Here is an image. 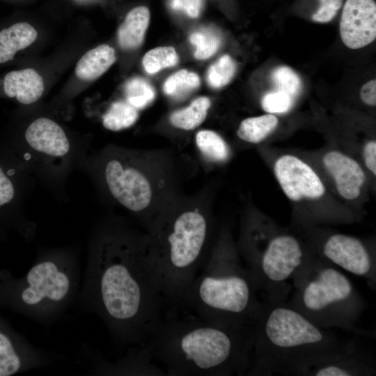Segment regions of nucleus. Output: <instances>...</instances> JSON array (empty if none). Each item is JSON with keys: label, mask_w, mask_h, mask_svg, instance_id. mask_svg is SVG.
<instances>
[{"label": "nucleus", "mask_w": 376, "mask_h": 376, "mask_svg": "<svg viewBox=\"0 0 376 376\" xmlns=\"http://www.w3.org/2000/svg\"><path fill=\"white\" fill-rule=\"evenodd\" d=\"M147 233L118 221L95 230L77 300L97 315L120 346L139 345L166 310L147 258Z\"/></svg>", "instance_id": "obj_1"}, {"label": "nucleus", "mask_w": 376, "mask_h": 376, "mask_svg": "<svg viewBox=\"0 0 376 376\" xmlns=\"http://www.w3.org/2000/svg\"><path fill=\"white\" fill-rule=\"evenodd\" d=\"M255 324L231 327L167 308L144 344L166 375H244L249 366Z\"/></svg>", "instance_id": "obj_2"}, {"label": "nucleus", "mask_w": 376, "mask_h": 376, "mask_svg": "<svg viewBox=\"0 0 376 376\" xmlns=\"http://www.w3.org/2000/svg\"><path fill=\"white\" fill-rule=\"evenodd\" d=\"M357 350L354 341L317 325L290 304L268 301L256 320L246 375H307Z\"/></svg>", "instance_id": "obj_3"}, {"label": "nucleus", "mask_w": 376, "mask_h": 376, "mask_svg": "<svg viewBox=\"0 0 376 376\" xmlns=\"http://www.w3.org/2000/svg\"><path fill=\"white\" fill-rule=\"evenodd\" d=\"M147 258L166 309L185 311L186 299L209 256L212 222L203 206H166L147 228Z\"/></svg>", "instance_id": "obj_4"}, {"label": "nucleus", "mask_w": 376, "mask_h": 376, "mask_svg": "<svg viewBox=\"0 0 376 376\" xmlns=\"http://www.w3.org/2000/svg\"><path fill=\"white\" fill-rule=\"evenodd\" d=\"M226 230L213 242L203 267L189 291L185 311L212 322L245 327L253 324L263 304L249 271L242 265Z\"/></svg>", "instance_id": "obj_5"}, {"label": "nucleus", "mask_w": 376, "mask_h": 376, "mask_svg": "<svg viewBox=\"0 0 376 376\" xmlns=\"http://www.w3.org/2000/svg\"><path fill=\"white\" fill-rule=\"evenodd\" d=\"M80 266L68 249L40 251L21 277L0 270V309L6 308L33 321L50 325L77 300Z\"/></svg>", "instance_id": "obj_6"}, {"label": "nucleus", "mask_w": 376, "mask_h": 376, "mask_svg": "<svg viewBox=\"0 0 376 376\" xmlns=\"http://www.w3.org/2000/svg\"><path fill=\"white\" fill-rule=\"evenodd\" d=\"M293 279L291 306L321 327L355 329L363 301L344 274L326 261L310 258Z\"/></svg>", "instance_id": "obj_7"}, {"label": "nucleus", "mask_w": 376, "mask_h": 376, "mask_svg": "<svg viewBox=\"0 0 376 376\" xmlns=\"http://www.w3.org/2000/svg\"><path fill=\"white\" fill-rule=\"evenodd\" d=\"M137 152L120 150L108 156L102 166L104 184L123 207L137 214L146 228L159 213L154 205L164 184L155 168Z\"/></svg>", "instance_id": "obj_8"}, {"label": "nucleus", "mask_w": 376, "mask_h": 376, "mask_svg": "<svg viewBox=\"0 0 376 376\" xmlns=\"http://www.w3.org/2000/svg\"><path fill=\"white\" fill-rule=\"evenodd\" d=\"M309 259L297 237L279 234L270 239L261 252L246 260V268L258 289H266L293 278Z\"/></svg>", "instance_id": "obj_9"}, {"label": "nucleus", "mask_w": 376, "mask_h": 376, "mask_svg": "<svg viewBox=\"0 0 376 376\" xmlns=\"http://www.w3.org/2000/svg\"><path fill=\"white\" fill-rule=\"evenodd\" d=\"M57 355L31 344L0 315V376H11L57 361Z\"/></svg>", "instance_id": "obj_10"}, {"label": "nucleus", "mask_w": 376, "mask_h": 376, "mask_svg": "<svg viewBox=\"0 0 376 376\" xmlns=\"http://www.w3.org/2000/svg\"><path fill=\"white\" fill-rule=\"evenodd\" d=\"M274 173L284 194L293 202L322 197L325 187L320 176L307 163L292 155L277 159Z\"/></svg>", "instance_id": "obj_11"}, {"label": "nucleus", "mask_w": 376, "mask_h": 376, "mask_svg": "<svg viewBox=\"0 0 376 376\" xmlns=\"http://www.w3.org/2000/svg\"><path fill=\"white\" fill-rule=\"evenodd\" d=\"M340 35L349 48H362L376 38L375 0H345L339 24Z\"/></svg>", "instance_id": "obj_12"}, {"label": "nucleus", "mask_w": 376, "mask_h": 376, "mask_svg": "<svg viewBox=\"0 0 376 376\" xmlns=\"http://www.w3.org/2000/svg\"><path fill=\"white\" fill-rule=\"evenodd\" d=\"M322 252L327 262L352 274L370 278L375 274L373 260L357 237L340 233L331 235L324 241Z\"/></svg>", "instance_id": "obj_13"}, {"label": "nucleus", "mask_w": 376, "mask_h": 376, "mask_svg": "<svg viewBox=\"0 0 376 376\" xmlns=\"http://www.w3.org/2000/svg\"><path fill=\"white\" fill-rule=\"evenodd\" d=\"M93 365L88 370L95 375H166L153 363L154 359L144 344L131 346L126 354L115 363L106 361L97 352L92 355Z\"/></svg>", "instance_id": "obj_14"}, {"label": "nucleus", "mask_w": 376, "mask_h": 376, "mask_svg": "<svg viewBox=\"0 0 376 376\" xmlns=\"http://www.w3.org/2000/svg\"><path fill=\"white\" fill-rule=\"evenodd\" d=\"M322 162L343 198L354 201L361 196L366 176L354 159L340 151L329 150L324 155Z\"/></svg>", "instance_id": "obj_15"}, {"label": "nucleus", "mask_w": 376, "mask_h": 376, "mask_svg": "<svg viewBox=\"0 0 376 376\" xmlns=\"http://www.w3.org/2000/svg\"><path fill=\"white\" fill-rule=\"evenodd\" d=\"M27 144L38 152L53 157H61L70 150V141L63 128L48 118H38L24 133Z\"/></svg>", "instance_id": "obj_16"}, {"label": "nucleus", "mask_w": 376, "mask_h": 376, "mask_svg": "<svg viewBox=\"0 0 376 376\" xmlns=\"http://www.w3.org/2000/svg\"><path fill=\"white\" fill-rule=\"evenodd\" d=\"M44 90L42 77L32 68L10 71L3 79L5 95L23 104L36 102L42 96Z\"/></svg>", "instance_id": "obj_17"}, {"label": "nucleus", "mask_w": 376, "mask_h": 376, "mask_svg": "<svg viewBox=\"0 0 376 376\" xmlns=\"http://www.w3.org/2000/svg\"><path fill=\"white\" fill-rule=\"evenodd\" d=\"M375 373L373 363L360 354L358 350L334 359L311 368L307 375L315 376L367 375Z\"/></svg>", "instance_id": "obj_18"}, {"label": "nucleus", "mask_w": 376, "mask_h": 376, "mask_svg": "<svg viewBox=\"0 0 376 376\" xmlns=\"http://www.w3.org/2000/svg\"><path fill=\"white\" fill-rule=\"evenodd\" d=\"M150 11L144 6L130 10L117 31V40L123 50L139 47L143 42L150 23Z\"/></svg>", "instance_id": "obj_19"}, {"label": "nucleus", "mask_w": 376, "mask_h": 376, "mask_svg": "<svg viewBox=\"0 0 376 376\" xmlns=\"http://www.w3.org/2000/svg\"><path fill=\"white\" fill-rule=\"evenodd\" d=\"M38 33L28 22L15 23L0 31V63L11 61L17 52L31 45Z\"/></svg>", "instance_id": "obj_20"}, {"label": "nucleus", "mask_w": 376, "mask_h": 376, "mask_svg": "<svg viewBox=\"0 0 376 376\" xmlns=\"http://www.w3.org/2000/svg\"><path fill=\"white\" fill-rule=\"evenodd\" d=\"M116 61L114 49L102 44L90 49L80 58L75 68V74L80 79L94 80L107 71Z\"/></svg>", "instance_id": "obj_21"}, {"label": "nucleus", "mask_w": 376, "mask_h": 376, "mask_svg": "<svg viewBox=\"0 0 376 376\" xmlns=\"http://www.w3.org/2000/svg\"><path fill=\"white\" fill-rule=\"evenodd\" d=\"M279 120L272 113L244 119L237 130L244 141L258 143L269 136L278 127Z\"/></svg>", "instance_id": "obj_22"}, {"label": "nucleus", "mask_w": 376, "mask_h": 376, "mask_svg": "<svg viewBox=\"0 0 376 376\" xmlns=\"http://www.w3.org/2000/svg\"><path fill=\"white\" fill-rule=\"evenodd\" d=\"M211 102L208 97H198L189 106L173 111L169 117L170 123L180 130H194L205 120Z\"/></svg>", "instance_id": "obj_23"}, {"label": "nucleus", "mask_w": 376, "mask_h": 376, "mask_svg": "<svg viewBox=\"0 0 376 376\" xmlns=\"http://www.w3.org/2000/svg\"><path fill=\"white\" fill-rule=\"evenodd\" d=\"M16 196L14 181L0 164V224L14 227L26 237H30L26 229L8 211Z\"/></svg>", "instance_id": "obj_24"}, {"label": "nucleus", "mask_w": 376, "mask_h": 376, "mask_svg": "<svg viewBox=\"0 0 376 376\" xmlns=\"http://www.w3.org/2000/svg\"><path fill=\"white\" fill-rule=\"evenodd\" d=\"M139 118V113L126 100L113 102L102 116L103 126L111 131H120L133 125Z\"/></svg>", "instance_id": "obj_25"}, {"label": "nucleus", "mask_w": 376, "mask_h": 376, "mask_svg": "<svg viewBox=\"0 0 376 376\" xmlns=\"http://www.w3.org/2000/svg\"><path fill=\"white\" fill-rule=\"evenodd\" d=\"M189 40L195 47L194 57L198 60H205L218 51L222 38L220 32L215 28L201 26L189 34Z\"/></svg>", "instance_id": "obj_26"}, {"label": "nucleus", "mask_w": 376, "mask_h": 376, "mask_svg": "<svg viewBox=\"0 0 376 376\" xmlns=\"http://www.w3.org/2000/svg\"><path fill=\"white\" fill-rule=\"evenodd\" d=\"M200 84V77L196 73L182 69L165 80L163 91L173 99L182 100L197 89Z\"/></svg>", "instance_id": "obj_27"}, {"label": "nucleus", "mask_w": 376, "mask_h": 376, "mask_svg": "<svg viewBox=\"0 0 376 376\" xmlns=\"http://www.w3.org/2000/svg\"><path fill=\"white\" fill-rule=\"evenodd\" d=\"M196 144L201 152L214 162L226 161L229 156V148L217 132L210 130L198 131L195 136Z\"/></svg>", "instance_id": "obj_28"}, {"label": "nucleus", "mask_w": 376, "mask_h": 376, "mask_svg": "<svg viewBox=\"0 0 376 376\" xmlns=\"http://www.w3.org/2000/svg\"><path fill=\"white\" fill-rule=\"evenodd\" d=\"M124 93L125 100L137 110L147 107L155 97L152 86L139 77H132L125 82Z\"/></svg>", "instance_id": "obj_29"}, {"label": "nucleus", "mask_w": 376, "mask_h": 376, "mask_svg": "<svg viewBox=\"0 0 376 376\" xmlns=\"http://www.w3.org/2000/svg\"><path fill=\"white\" fill-rule=\"evenodd\" d=\"M179 56L171 46L157 47L149 50L143 57L142 64L149 74H155L166 68L178 64Z\"/></svg>", "instance_id": "obj_30"}, {"label": "nucleus", "mask_w": 376, "mask_h": 376, "mask_svg": "<svg viewBox=\"0 0 376 376\" xmlns=\"http://www.w3.org/2000/svg\"><path fill=\"white\" fill-rule=\"evenodd\" d=\"M236 70L235 61L228 54H224L208 68L206 75L207 82L213 88H221L230 83Z\"/></svg>", "instance_id": "obj_31"}, {"label": "nucleus", "mask_w": 376, "mask_h": 376, "mask_svg": "<svg viewBox=\"0 0 376 376\" xmlns=\"http://www.w3.org/2000/svg\"><path fill=\"white\" fill-rule=\"evenodd\" d=\"M271 79L276 90L283 91L294 98L301 91V79L290 67L284 65L276 67L271 73Z\"/></svg>", "instance_id": "obj_32"}, {"label": "nucleus", "mask_w": 376, "mask_h": 376, "mask_svg": "<svg viewBox=\"0 0 376 376\" xmlns=\"http://www.w3.org/2000/svg\"><path fill=\"white\" fill-rule=\"evenodd\" d=\"M294 101L293 97L276 90L263 95L261 99V107L268 113H285L290 110Z\"/></svg>", "instance_id": "obj_33"}, {"label": "nucleus", "mask_w": 376, "mask_h": 376, "mask_svg": "<svg viewBox=\"0 0 376 376\" xmlns=\"http://www.w3.org/2000/svg\"><path fill=\"white\" fill-rule=\"evenodd\" d=\"M318 6L311 19L318 23H327L337 15L342 8L344 0H317Z\"/></svg>", "instance_id": "obj_34"}, {"label": "nucleus", "mask_w": 376, "mask_h": 376, "mask_svg": "<svg viewBox=\"0 0 376 376\" xmlns=\"http://www.w3.org/2000/svg\"><path fill=\"white\" fill-rule=\"evenodd\" d=\"M171 8L180 11L190 17H197L203 8V0H170Z\"/></svg>", "instance_id": "obj_35"}, {"label": "nucleus", "mask_w": 376, "mask_h": 376, "mask_svg": "<svg viewBox=\"0 0 376 376\" xmlns=\"http://www.w3.org/2000/svg\"><path fill=\"white\" fill-rule=\"evenodd\" d=\"M363 159L366 168L375 176L376 175V141L369 140L363 148Z\"/></svg>", "instance_id": "obj_36"}, {"label": "nucleus", "mask_w": 376, "mask_h": 376, "mask_svg": "<svg viewBox=\"0 0 376 376\" xmlns=\"http://www.w3.org/2000/svg\"><path fill=\"white\" fill-rule=\"evenodd\" d=\"M360 97L366 104L371 107L376 105V81L372 79L366 82L361 88Z\"/></svg>", "instance_id": "obj_37"}, {"label": "nucleus", "mask_w": 376, "mask_h": 376, "mask_svg": "<svg viewBox=\"0 0 376 376\" xmlns=\"http://www.w3.org/2000/svg\"><path fill=\"white\" fill-rule=\"evenodd\" d=\"M1 237V233L0 232V238Z\"/></svg>", "instance_id": "obj_38"}]
</instances>
